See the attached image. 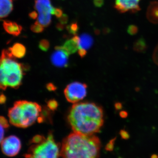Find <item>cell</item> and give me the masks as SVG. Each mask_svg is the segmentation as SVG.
<instances>
[{
  "mask_svg": "<svg viewBox=\"0 0 158 158\" xmlns=\"http://www.w3.org/2000/svg\"><path fill=\"white\" fill-rule=\"evenodd\" d=\"M69 18L66 14H63L61 17L59 18V21L60 23L65 25L68 23Z\"/></svg>",
  "mask_w": 158,
  "mask_h": 158,
  "instance_id": "d4e9b609",
  "label": "cell"
},
{
  "mask_svg": "<svg viewBox=\"0 0 158 158\" xmlns=\"http://www.w3.org/2000/svg\"><path fill=\"white\" fill-rule=\"evenodd\" d=\"M1 148L4 154L9 157L17 155L21 148V142L16 136L11 135L3 139Z\"/></svg>",
  "mask_w": 158,
  "mask_h": 158,
  "instance_id": "52a82bcc",
  "label": "cell"
},
{
  "mask_svg": "<svg viewBox=\"0 0 158 158\" xmlns=\"http://www.w3.org/2000/svg\"><path fill=\"white\" fill-rule=\"evenodd\" d=\"M6 101V97L4 94L0 95V104H4Z\"/></svg>",
  "mask_w": 158,
  "mask_h": 158,
  "instance_id": "1f68e13d",
  "label": "cell"
},
{
  "mask_svg": "<svg viewBox=\"0 0 158 158\" xmlns=\"http://www.w3.org/2000/svg\"><path fill=\"white\" fill-rule=\"evenodd\" d=\"M78 53L79 56H80L81 58H83L86 56V54L87 53V51L84 50L79 49L78 50Z\"/></svg>",
  "mask_w": 158,
  "mask_h": 158,
  "instance_id": "4dcf8cb0",
  "label": "cell"
},
{
  "mask_svg": "<svg viewBox=\"0 0 158 158\" xmlns=\"http://www.w3.org/2000/svg\"><path fill=\"white\" fill-rule=\"evenodd\" d=\"M8 50L14 58L20 59L24 56L26 53L25 47L19 43L15 44L11 47L9 48Z\"/></svg>",
  "mask_w": 158,
  "mask_h": 158,
  "instance_id": "2e32d148",
  "label": "cell"
},
{
  "mask_svg": "<svg viewBox=\"0 0 158 158\" xmlns=\"http://www.w3.org/2000/svg\"><path fill=\"white\" fill-rule=\"evenodd\" d=\"M29 16L32 19H35L37 18L38 15L36 11H33L29 13Z\"/></svg>",
  "mask_w": 158,
  "mask_h": 158,
  "instance_id": "f546056e",
  "label": "cell"
},
{
  "mask_svg": "<svg viewBox=\"0 0 158 158\" xmlns=\"http://www.w3.org/2000/svg\"><path fill=\"white\" fill-rule=\"evenodd\" d=\"M24 71V66L15 59L9 50H3L0 58V89L18 88Z\"/></svg>",
  "mask_w": 158,
  "mask_h": 158,
  "instance_id": "3957f363",
  "label": "cell"
},
{
  "mask_svg": "<svg viewBox=\"0 0 158 158\" xmlns=\"http://www.w3.org/2000/svg\"><path fill=\"white\" fill-rule=\"evenodd\" d=\"M34 9L39 14H52L54 8L51 0H35Z\"/></svg>",
  "mask_w": 158,
  "mask_h": 158,
  "instance_id": "30bf717a",
  "label": "cell"
},
{
  "mask_svg": "<svg viewBox=\"0 0 158 158\" xmlns=\"http://www.w3.org/2000/svg\"><path fill=\"white\" fill-rule=\"evenodd\" d=\"M87 93L86 84L79 82L71 83L66 86L64 90V95L67 101L76 103L83 99Z\"/></svg>",
  "mask_w": 158,
  "mask_h": 158,
  "instance_id": "8992f818",
  "label": "cell"
},
{
  "mask_svg": "<svg viewBox=\"0 0 158 158\" xmlns=\"http://www.w3.org/2000/svg\"><path fill=\"white\" fill-rule=\"evenodd\" d=\"M50 47V42L48 40L42 39L39 44V48L41 50L46 52Z\"/></svg>",
  "mask_w": 158,
  "mask_h": 158,
  "instance_id": "ffe728a7",
  "label": "cell"
},
{
  "mask_svg": "<svg viewBox=\"0 0 158 158\" xmlns=\"http://www.w3.org/2000/svg\"><path fill=\"white\" fill-rule=\"evenodd\" d=\"M138 27L134 25H131L129 26L127 30V33L131 35H135L138 33Z\"/></svg>",
  "mask_w": 158,
  "mask_h": 158,
  "instance_id": "7402d4cb",
  "label": "cell"
},
{
  "mask_svg": "<svg viewBox=\"0 0 158 158\" xmlns=\"http://www.w3.org/2000/svg\"><path fill=\"white\" fill-rule=\"evenodd\" d=\"M69 54L63 46H56L51 56L52 63L56 67H66L68 64Z\"/></svg>",
  "mask_w": 158,
  "mask_h": 158,
  "instance_id": "ba28073f",
  "label": "cell"
},
{
  "mask_svg": "<svg viewBox=\"0 0 158 158\" xmlns=\"http://www.w3.org/2000/svg\"><path fill=\"white\" fill-rule=\"evenodd\" d=\"M140 0H116L115 8L121 13L127 11L137 12L140 11Z\"/></svg>",
  "mask_w": 158,
  "mask_h": 158,
  "instance_id": "9c48e42d",
  "label": "cell"
},
{
  "mask_svg": "<svg viewBox=\"0 0 158 158\" xmlns=\"http://www.w3.org/2000/svg\"><path fill=\"white\" fill-rule=\"evenodd\" d=\"M31 30L35 33H42L44 31V27L40 24L38 22H36L31 26Z\"/></svg>",
  "mask_w": 158,
  "mask_h": 158,
  "instance_id": "d6986e66",
  "label": "cell"
},
{
  "mask_svg": "<svg viewBox=\"0 0 158 158\" xmlns=\"http://www.w3.org/2000/svg\"><path fill=\"white\" fill-rule=\"evenodd\" d=\"M67 119L74 132L94 135L100 131L104 124L103 111L94 103H78L71 108Z\"/></svg>",
  "mask_w": 158,
  "mask_h": 158,
  "instance_id": "6da1fadb",
  "label": "cell"
},
{
  "mask_svg": "<svg viewBox=\"0 0 158 158\" xmlns=\"http://www.w3.org/2000/svg\"><path fill=\"white\" fill-rule=\"evenodd\" d=\"M13 8L12 0H0V19L7 17Z\"/></svg>",
  "mask_w": 158,
  "mask_h": 158,
  "instance_id": "4fadbf2b",
  "label": "cell"
},
{
  "mask_svg": "<svg viewBox=\"0 0 158 158\" xmlns=\"http://www.w3.org/2000/svg\"><path fill=\"white\" fill-rule=\"evenodd\" d=\"M66 29L69 34L76 35L79 31V26L77 22L72 23L70 25L66 27Z\"/></svg>",
  "mask_w": 158,
  "mask_h": 158,
  "instance_id": "ac0fdd59",
  "label": "cell"
},
{
  "mask_svg": "<svg viewBox=\"0 0 158 158\" xmlns=\"http://www.w3.org/2000/svg\"><path fill=\"white\" fill-rule=\"evenodd\" d=\"M0 125L5 128H7L9 127L8 120L4 116H0Z\"/></svg>",
  "mask_w": 158,
  "mask_h": 158,
  "instance_id": "cb8c5ba5",
  "label": "cell"
},
{
  "mask_svg": "<svg viewBox=\"0 0 158 158\" xmlns=\"http://www.w3.org/2000/svg\"><path fill=\"white\" fill-rule=\"evenodd\" d=\"M48 106L51 110H54L56 109L57 107L58 106V104H57L56 101L52 100L49 101L48 104Z\"/></svg>",
  "mask_w": 158,
  "mask_h": 158,
  "instance_id": "484cf974",
  "label": "cell"
},
{
  "mask_svg": "<svg viewBox=\"0 0 158 158\" xmlns=\"http://www.w3.org/2000/svg\"><path fill=\"white\" fill-rule=\"evenodd\" d=\"M37 22L45 27H49L52 23L51 14H39L37 18Z\"/></svg>",
  "mask_w": 158,
  "mask_h": 158,
  "instance_id": "e0dca14e",
  "label": "cell"
},
{
  "mask_svg": "<svg viewBox=\"0 0 158 158\" xmlns=\"http://www.w3.org/2000/svg\"><path fill=\"white\" fill-rule=\"evenodd\" d=\"M4 135H5V130L4 127L0 125V144L2 143L4 139Z\"/></svg>",
  "mask_w": 158,
  "mask_h": 158,
  "instance_id": "f1b7e54d",
  "label": "cell"
},
{
  "mask_svg": "<svg viewBox=\"0 0 158 158\" xmlns=\"http://www.w3.org/2000/svg\"><path fill=\"white\" fill-rule=\"evenodd\" d=\"M152 158H158V156L156 155H154L152 156Z\"/></svg>",
  "mask_w": 158,
  "mask_h": 158,
  "instance_id": "836d02e7",
  "label": "cell"
},
{
  "mask_svg": "<svg viewBox=\"0 0 158 158\" xmlns=\"http://www.w3.org/2000/svg\"><path fill=\"white\" fill-rule=\"evenodd\" d=\"M64 26H65L64 25L62 24L59 23L56 25L57 29L59 30V31H62L64 28Z\"/></svg>",
  "mask_w": 158,
  "mask_h": 158,
  "instance_id": "d6a6232c",
  "label": "cell"
},
{
  "mask_svg": "<svg viewBox=\"0 0 158 158\" xmlns=\"http://www.w3.org/2000/svg\"><path fill=\"white\" fill-rule=\"evenodd\" d=\"M31 146L24 158H60L61 146L57 143L52 133L46 137L37 135L30 141Z\"/></svg>",
  "mask_w": 158,
  "mask_h": 158,
  "instance_id": "5b68a950",
  "label": "cell"
},
{
  "mask_svg": "<svg viewBox=\"0 0 158 158\" xmlns=\"http://www.w3.org/2000/svg\"><path fill=\"white\" fill-rule=\"evenodd\" d=\"M147 17L151 22L158 24V2H152L150 3L147 10Z\"/></svg>",
  "mask_w": 158,
  "mask_h": 158,
  "instance_id": "7c38bea8",
  "label": "cell"
},
{
  "mask_svg": "<svg viewBox=\"0 0 158 158\" xmlns=\"http://www.w3.org/2000/svg\"><path fill=\"white\" fill-rule=\"evenodd\" d=\"M114 141L115 140H112L109 142V144H107L106 147V150L109 151H112L113 149V147H114Z\"/></svg>",
  "mask_w": 158,
  "mask_h": 158,
  "instance_id": "83f0119b",
  "label": "cell"
},
{
  "mask_svg": "<svg viewBox=\"0 0 158 158\" xmlns=\"http://www.w3.org/2000/svg\"><path fill=\"white\" fill-rule=\"evenodd\" d=\"M42 108L34 102L21 100L16 102L9 110L10 123L16 127L25 128L31 126L36 121H42Z\"/></svg>",
  "mask_w": 158,
  "mask_h": 158,
  "instance_id": "277c9868",
  "label": "cell"
},
{
  "mask_svg": "<svg viewBox=\"0 0 158 158\" xmlns=\"http://www.w3.org/2000/svg\"><path fill=\"white\" fill-rule=\"evenodd\" d=\"M135 48L137 50H141L145 48L146 47L145 42L143 38H140L136 41L135 44Z\"/></svg>",
  "mask_w": 158,
  "mask_h": 158,
  "instance_id": "44dd1931",
  "label": "cell"
},
{
  "mask_svg": "<svg viewBox=\"0 0 158 158\" xmlns=\"http://www.w3.org/2000/svg\"><path fill=\"white\" fill-rule=\"evenodd\" d=\"M52 14L54 15L57 18L59 19L63 14V11H62V9H60V8H54L52 12Z\"/></svg>",
  "mask_w": 158,
  "mask_h": 158,
  "instance_id": "603a6c76",
  "label": "cell"
},
{
  "mask_svg": "<svg viewBox=\"0 0 158 158\" xmlns=\"http://www.w3.org/2000/svg\"><path fill=\"white\" fill-rule=\"evenodd\" d=\"M79 40L78 36H74L72 39L66 40L62 46L69 55L75 53L79 49Z\"/></svg>",
  "mask_w": 158,
  "mask_h": 158,
  "instance_id": "5bb4252c",
  "label": "cell"
},
{
  "mask_svg": "<svg viewBox=\"0 0 158 158\" xmlns=\"http://www.w3.org/2000/svg\"><path fill=\"white\" fill-rule=\"evenodd\" d=\"M93 3L96 7H102L104 4V0H93Z\"/></svg>",
  "mask_w": 158,
  "mask_h": 158,
  "instance_id": "4316f807",
  "label": "cell"
},
{
  "mask_svg": "<svg viewBox=\"0 0 158 158\" xmlns=\"http://www.w3.org/2000/svg\"><path fill=\"white\" fill-rule=\"evenodd\" d=\"M93 38L89 34H83L79 37V49L87 51L93 45Z\"/></svg>",
  "mask_w": 158,
  "mask_h": 158,
  "instance_id": "9a60e30c",
  "label": "cell"
},
{
  "mask_svg": "<svg viewBox=\"0 0 158 158\" xmlns=\"http://www.w3.org/2000/svg\"><path fill=\"white\" fill-rule=\"evenodd\" d=\"M4 30L8 34L14 36H18L22 31V27L17 23L11 21H4L3 23Z\"/></svg>",
  "mask_w": 158,
  "mask_h": 158,
  "instance_id": "8fae6325",
  "label": "cell"
},
{
  "mask_svg": "<svg viewBox=\"0 0 158 158\" xmlns=\"http://www.w3.org/2000/svg\"><path fill=\"white\" fill-rule=\"evenodd\" d=\"M101 143L95 135L71 133L64 138L61 146L62 158H99Z\"/></svg>",
  "mask_w": 158,
  "mask_h": 158,
  "instance_id": "7a4b0ae2",
  "label": "cell"
}]
</instances>
